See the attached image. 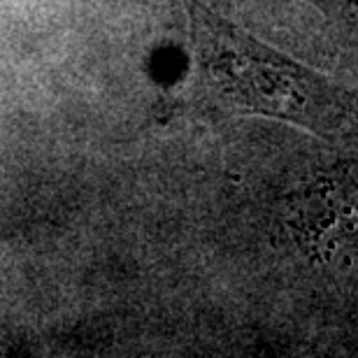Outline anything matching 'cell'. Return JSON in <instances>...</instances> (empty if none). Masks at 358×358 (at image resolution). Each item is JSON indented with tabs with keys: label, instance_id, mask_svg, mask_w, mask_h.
Returning <instances> with one entry per match:
<instances>
[{
	"label": "cell",
	"instance_id": "obj_1",
	"mask_svg": "<svg viewBox=\"0 0 358 358\" xmlns=\"http://www.w3.org/2000/svg\"><path fill=\"white\" fill-rule=\"evenodd\" d=\"M200 98L224 112L291 121L317 138L358 145V93L254 40L212 10L191 5Z\"/></svg>",
	"mask_w": 358,
	"mask_h": 358
}]
</instances>
